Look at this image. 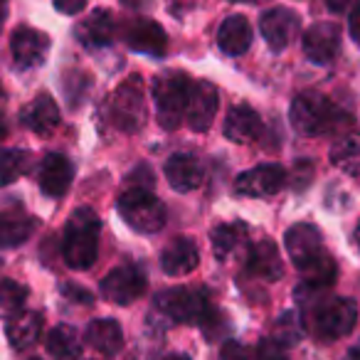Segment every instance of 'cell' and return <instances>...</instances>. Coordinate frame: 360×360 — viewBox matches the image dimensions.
Here are the masks:
<instances>
[{
  "instance_id": "obj_5",
  "label": "cell",
  "mask_w": 360,
  "mask_h": 360,
  "mask_svg": "<svg viewBox=\"0 0 360 360\" xmlns=\"http://www.w3.org/2000/svg\"><path fill=\"white\" fill-rule=\"evenodd\" d=\"M153 309L173 323H200L205 314L210 311L205 291L195 289H168L155 296Z\"/></svg>"
},
{
  "instance_id": "obj_21",
  "label": "cell",
  "mask_w": 360,
  "mask_h": 360,
  "mask_svg": "<svg viewBox=\"0 0 360 360\" xmlns=\"http://www.w3.org/2000/svg\"><path fill=\"white\" fill-rule=\"evenodd\" d=\"M20 121L32 134L50 136L52 131L60 126V109H57L55 99H52L50 94H37L35 99L22 109Z\"/></svg>"
},
{
  "instance_id": "obj_29",
  "label": "cell",
  "mask_w": 360,
  "mask_h": 360,
  "mask_svg": "<svg viewBox=\"0 0 360 360\" xmlns=\"http://www.w3.org/2000/svg\"><path fill=\"white\" fill-rule=\"evenodd\" d=\"M330 163L348 175L360 173V134H348L330 148Z\"/></svg>"
},
{
  "instance_id": "obj_6",
  "label": "cell",
  "mask_w": 360,
  "mask_h": 360,
  "mask_svg": "<svg viewBox=\"0 0 360 360\" xmlns=\"http://www.w3.org/2000/svg\"><path fill=\"white\" fill-rule=\"evenodd\" d=\"M109 116H111V124L119 131H126V134H136L146 124V99L139 77L126 79L114 91L109 104Z\"/></svg>"
},
{
  "instance_id": "obj_1",
  "label": "cell",
  "mask_w": 360,
  "mask_h": 360,
  "mask_svg": "<svg viewBox=\"0 0 360 360\" xmlns=\"http://www.w3.org/2000/svg\"><path fill=\"white\" fill-rule=\"evenodd\" d=\"M99 235L101 220L89 207H79L67 220L65 240H62V257H65L70 269L84 271L94 264L96 255H99Z\"/></svg>"
},
{
  "instance_id": "obj_40",
  "label": "cell",
  "mask_w": 360,
  "mask_h": 360,
  "mask_svg": "<svg viewBox=\"0 0 360 360\" xmlns=\"http://www.w3.org/2000/svg\"><path fill=\"white\" fill-rule=\"evenodd\" d=\"M340 360H360V343H358V345H353V348H350L348 353H345Z\"/></svg>"
},
{
  "instance_id": "obj_41",
  "label": "cell",
  "mask_w": 360,
  "mask_h": 360,
  "mask_svg": "<svg viewBox=\"0 0 360 360\" xmlns=\"http://www.w3.org/2000/svg\"><path fill=\"white\" fill-rule=\"evenodd\" d=\"M163 360H191L188 355H180V353H170V355H165Z\"/></svg>"
},
{
  "instance_id": "obj_16",
  "label": "cell",
  "mask_w": 360,
  "mask_h": 360,
  "mask_svg": "<svg viewBox=\"0 0 360 360\" xmlns=\"http://www.w3.org/2000/svg\"><path fill=\"white\" fill-rule=\"evenodd\" d=\"M40 191L47 198H62L70 191L72 180H75V165L67 155L62 153H47L40 163Z\"/></svg>"
},
{
  "instance_id": "obj_3",
  "label": "cell",
  "mask_w": 360,
  "mask_h": 360,
  "mask_svg": "<svg viewBox=\"0 0 360 360\" xmlns=\"http://www.w3.org/2000/svg\"><path fill=\"white\" fill-rule=\"evenodd\" d=\"M340 119L338 109L328 96L319 94V91H304L291 101L289 121L294 126L296 134L301 136H321L328 134Z\"/></svg>"
},
{
  "instance_id": "obj_7",
  "label": "cell",
  "mask_w": 360,
  "mask_h": 360,
  "mask_svg": "<svg viewBox=\"0 0 360 360\" xmlns=\"http://www.w3.org/2000/svg\"><path fill=\"white\" fill-rule=\"evenodd\" d=\"M358 321V306L353 299L333 296V299L321 301L314 309V330L323 340H338L353 330Z\"/></svg>"
},
{
  "instance_id": "obj_2",
  "label": "cell",
  "mask_w": 360,
  "mask_h": 360,
  "mask_svg": "<svg viewBox=\"0 0 360 360\" xmlns=\"http://www.w3.org/2000/svg\"><path fill=\"white\" fill-rule=\"evenodd\" d=\"M191 77L183 72H165L153 79V101H155V116H158L160 129H178L186 121L188 96H191Z\"/></svg>"
},
{
  "instance_id": "obj_19",
  "label": "cell",
  "mask_w": 360,
  "mask_h": 360,
  "mask_svg": "<svg viewBox=\"0 0 360 360\" xmlns=\"http://www.w3.org/2000/svg\"><path fill=\"white\" fill-rule=\"evenodd\" d=\"M198 262H200V255H198V247L191 237H175L160 252V269L168 276L191 274V271H195Z\"/></svg>"
},
{
  "instance_id": "obj_25",
  "label": "cell",
  "mask_w": 360,
  "mask_h": 360,
  "mask_svg": "<svg viewBox=\"0 0 360 360\" xmlns=\"http://www.w3.org/2000/svg\"><path fill=\"white\" fill-rule=\"evenodd\" d=\"M86 343L101 355H116L124 348V330L114 319H96L86 326Z\"/></svg>"
},
{
  "instance_id": "obj_30",
  "label": "cell",
  "mask_w": 360,
  "mask_h": 360,
  "mask_svg": "<svg viewBox=\"0 0 360 360\" xmlns=\"http://www.w3.org/2000/svg\"><path fill=\"white\" fill-rule=\"evenodd\" d=\"M32 153L25 148H3L0 150V186H11L30 170Z\"/></svg>"
},
{
  "instance_id": "obj_15",
  "label": "cell",
  "mask_w": 360,
  "mask_h": 360,
  "mask_svg": "<svg viewBox=\"0 0 360 360\" xmlns=\"http://www.w3.org/2000/svg\"><path fill=\"white\" fill-rule=\"evenodd\" d=\"M124 40L134 52H141V55H148V57H163L165 50H168V35H165V30L155 20H148V18L131 20L126 25Z\"/></svg>"
},
{
  "instance_id": "obj_44",
  "label": "cell",
  "mask_w": 360,
  "mask_h": 360,
  "mask_svg": "<svg viewBox=\"0 0 360 360\" xmlns=\"http://www.w3.org/2000/svg\"><path fill=\"white\" fill-rule=\"evenodd\" d=\"M230 3H255V0H230Z\"/></svg>"
},
{
  "instance_id": "obj_36",
  "label": "cell",
  "mask_w": 360,
  "mask_h": 360,
  "mask_svg": "<svg viewBox=\"0 0 360 360\" xmlns=\"http://www.w3.org/2000/svg\"><path fill=\"white\" fill-rule=\"evenodd\" d=\"M62 15H77L86 8V0H52Z\"/></svg>"
},
{
  "instance_id": "obj_10",
  "label": "cell",
  "mask_w": 360,
  "mask_h": 360,
  "mask_svg": "<svg viewBox=\"0 0 360 360\" xmlns=\"http://www.w3.org/2000/svg\"><path fill=\"white\" fill-rule=\"evenodd\" d=\"M284 247L286 255H289L291 264L296 269H304L314 259H319L323 255V240H321V232L316 230L309 222H299V225H291L284 235Z\"/></svg>"
},
{
  "instance_id": "obj_38",
  "label": "cell",
  "mask_w": 360,
  "mask_h": 360,
  "mask_svg": "<svg viewBox=\"0 0 360 360\" xmlns=\"http://www.w3.org/2000/svg\"><path fill=\"white\" fill-rule=\"evenodd\" d=\"M326 8H328L330 13H345L350 6H353L355 0H323Z\"/></svg>"
},
{
  "instance_id": "obj_22",
  "label": "cell",
  "mask_w": 360,
  "mask_h": 360,
  "mask_svg": "<svg viewBox=\"0 0 360 360\" xmlns=\"http://www.w3.org/2000/svg\"><path fill=\"white\" fill-rule=\"evenodd\" d=\"M114 35H116V22H114V15L109 11H94L89 18L77 25V37L84 47H106L114 42Z\"/></svg>"
},
{
  "instance_id": "obj_8",
  "label": "cell",
  "mask_w": 360,
  "mask_h": 360,
  "mask_svg": "<svg viewBox=\"0 0 360 360\" xmlns=\"http://www.w3.org/2000/svg\"><path fill=\"white\" fill-rule=\"evenodd\" d=\"M148 289V276L141 266L136 264H124L111 269L101 281V296L109 304L116 306H129L134 301H139Z\"/></svg>"
},
{
  "instance_id": "obj_37",
  "label": "cell",
  "mask_w": 360,
  "mask_h": 360,
  "mask_svg": "<svg viewBox=\"0 0 360 360\" xmlns=\"http://www.w3.org/2000/svg\"><path fill=\"white\" fill-rule=\"evenodd\" d=\"M348 30H350V37H353V42L360 47V6L355 8L353 13H350V20H348Z\"/></svg>"
},
{
  "instance_id": "obj_42",
  "label": "cell",
  "mask_w": 360,
  "mask_h": 360,
  "mask_svg": "<svg viewBox=\"0 0 360 360\" xmlns=\"http://www.w3.org/2000/svg\"><path fill=\"white\" fill-rule=\"evenodd\" d=\"M355 245H358V250H360V220H358V225H355Z\"/></svg>"
},
{
  "instance_id": "obj_23",
  "label": "cell",
  "mask_w": 360,
  "mask_h": 360,
  "mask_svg": "<svg viewBox=\"0 0 360 360\" xmlns=\"http://www.w3.org/2000/svg\"><path fill=\"white\" fill-rule=\"evenodd\" d=\"M252 45V27L245 15H230L217 27V47L225 55L240 57L250 50Z\"/></svg>"
},
{
  "instance_id": "obj_32",
  "label": "cell",
  "mask_w": 360,
  "mask_h": 360,
  "mask_svg": "<svg viewBox=\"0 0 360 360\" xmlns=\"http://www.w3.org/2000/svg\"><path fill=\"white\" fill-rule=\"evenodd\" d=\"M27 286H22L15 279H3L0 281V311L6 316H18L27 304Z\"/></svg>"
},
{
  "instance_id": "obj_4",
  "label": "cell",
  "mask_w": 360,
  "mask_h": 360,
  "mask_svg": "<svg viewBox=\"0 0 360 360\" xmlns=\"http://www.w3.org/2000/svg\"><path fill=\"white\" fill-rule=\"evenodd\" d=\"M119 215L134 232L153 235L165 225V207L158 198L146 188H129L116 202Z\"/></svg>"
},
{
  "instance_id": "obj_18",
  "label": "cell",
  "mask_w": 360,
  "mask_h": 360,
  "mask_svg": "<svg viewBox=\"0 0 360 360\" xmlns=\"http://www.w3.org/2000/svg\"><path fill=\"white\" fill-rule=\"evenodd\" d=\"M245 269L250 276L262 281H279L284 274V264H281V255L271 240H262L250 247Z\"/></svg>"
},
{
  "instance_id": "obj_12",
  "label": "cell",
  "mask_w": 360,
  "mask_h": 360,
  "mask_svg": "<svg viewBox=\"0 0 360 360\" xmlns=\"http://www.w3.org/2000/svg\"><path fill=\"white\" fill-rule=\"evenodd\" d=\"M220 106V96H217V86L212 82H195L191 86V96H188V109L186 121L193 131L202 134L212 126V119Z\"/></svg>"
},
{
  "instance_id": "obj_24",
  "label": "cell",
  "mask_w": 360,
  "mask_h": 360,
  "mask_svg": "<svg viewBox=\"0 0 360 360\" xmlns=\"http://www.w3.org/2000/svg\"><path fill=\"white\" fill-rule=\"evenodd\" d=\"M259 134H262V119L252 106L240 104L227 111L225 136L230 141H235V143H250V141L259 139Z\"/></svg>"
},
{
  "instance_id": "obj_28",
  "label": "cell",
  "mask_w": 360,
  "mask_h": 360,
  "mask_svg": "<svg viewBox=\"0 0 360 360\" xmlns=\"http://www.w3.org/2000/svg\"><path fill=\"white\" fill-rule=\"evenodd\" d=\"M47 353L55 360H79L82 343L77 330L67 323L55 326L50 330V335H47Z\"/></svg>"
},
{
  "instance_id": "obj_43",
  "label": "cell",
  "mask_w": 360,
  "mask_h": 360,
  "mask_svg": "<svg viewBox=\"0 0 360 360\" xmlns=\"http://www.w3.org/2000/svg\"><path fill=\"white\" fill-rule=\"evenodd\" d=\"M3 104H6V94H3V86H0V109H3Z\"/></svg>"
},
{
  "instance_id": "obj_20",
  "label": "cell",
  "mask_w": 360,
  "mask_h": 360,
  "mask_svg": "<svg viewBox=\"0 0 360 360\" xmlns=\"http://www.w3.org/2000/svg\"><path fill=\"white\" fill-rule=\"evenodd\" d=\"M37 220L27 215L22 205H11L0 210V247H20L32 237Z\"/></svg>"
},
{
  "instance_id": "obj_35",
  "label": "cell",
  "mask_w": 360,
  "mask_h": 360,
  "mask_svg": "<svg viewBox=\"0 0 360 360\" xmlns=\"http://www.w3.org/2000/svg\"><path fill=\"white\" fill-rule=\"evenodd\" d=\"M220 360H250L245 345L237 343V340H227L220 348Z\"/></svg>"
},
{
  "instance_id": "obj_34",
  "label": "cell",
  "mask_w": 360,
  "mask_h": 360,
  "mask_svg": "<svg viewBox=\"0 0 360 360\" xmlns=\"http://www.w3.org/2000/svg\"><path fill=\"white\" fill-rule=\"evenodd\" d=\"M257 360H286V345L274 338H264L257 345Z\"/></svg>"
},
{
  "instance_id": "obj_27",
  "label": "cell",
  "mask_w": 360,
  "mask_h": 360,
  "mask_svg": "<svg viewBox=\"0 0 360 360\" xmlns=\"http://www.w3.org/2000/svg\"><path fill=\"white\" fill-rule=\"evenodd\" d=\"M210 240H212V255L220 262H225L247 242V227L242 225V222L217 225L215 230L210 232Z\"/></svg>"
},
{
  "instance_id": "obj_39",
  "label": "cell",
  "mask_w": 360,
  "mask_h": 360,
  "mask_svg": "<svg viewBox=\"0 0 360 360\" xmlns=\"http://www.w3.org/2000/svg\"><path fill=\"white\" fill-rule=\"evenodd\" d=\"M8 11H11V0H0V30L8 20Z\"/></svg>"
},
{
  "instance_id": "obj_13",
  "label": "cell",
  "mask_w": 360,
  "mask_h": 360,
  "mask_svg": "<svg viewBox=\"0 0 360 360\" xmlns=\"http://www.w3.org/2000/svg\"><path fill=\"white\" fill-rule=\"evenodd\" d=\"M304 55L314 65H328L340 50V27L335 22H316L301 37Z\"/></svg>"
},
{
  "instance_id": "obj_26",
  "label": "cell",
  "mask_w": 360,
  "mask_h": 360,
  "mask_svg": "<svg viewBox=\"0 0 360 360\" xmlns=\"http://www.w3.org/2000/svg\"><path fill=\"white\" fill-rule=\"evenodd\" d=\"M6 335L15 350H25L30 345H35L37 338L42 335V314H37V311H20L6 326Z\"/></svg>"
},
{
  "instance_id": "obj_14",
  "label": "cell",
  "mask_w": 360,
  "mask_h": 360,
  "mask_svg": "<svg viewBox=\"0 0 360 360\" xmlns=\"http://www.w3.org/2000/svg\"><path fill=\"white\" fill-rule=\"evenodd\" d=\"M11 50L13 60L20 70H32L45 62L47 52H50V37L35 27H18L11 37Z\"/></svg>"
},
{
  "instance_id": "obj_17",
  "label": "cell",
  "mask_w": 360,
  "mask_h": 360,
  "mask_svg": "<svg viewBox=\"0 0 360 360\" xmlns=\"http://www.w3.org/2000/svg\"><path fill=\"white\" fill-rule=\"evenodd\" d=\"M165 178L175 193H191L198 191L205 180V168L191 153H175L165 160Z\"/></svg>"
},
{
  "instance_id": "obj_11",
  "label": "cell",
  "mask_w": 360,
  "mask_h": 360,
  "mask_svg": "<svg viewBox=\"0 0 360 360\" xmlns=\"http://www.w3.org/2000/svg\"><path fill=\"white\" fill-rule=\"evenodd\" d=\"M259 30L269 50L281 52L299 35V15L289 8H269L266 13H262Z\"/></svg>"
},
{
  "instance_id": "obj_9",
  "label": "cell",
  "mask_w": 360,
  "mask_h": 360,
  "mask_svg": "<svg viewBox=\"0 0 360 360\" xmlns=\"http://www.w3.org/2000/svg\"><path fill=\"white\" fill-rule=\"evenodd\" d=\"M284 183H286V173L281 165L262 163L237 175L235 191L247 198H269L276 195L284 188Z\"/></svg>"
},
{
  "instance_id": "obj_31",
  "label": "cell",
  "mask_w": 360,
  "mask_h": 360,
  "mask_svg": "<svg viewBox=\"0 0 360 360\" xmlns=\"http://www.w3.org/2000/svg\"><path fill=\"white\" fill-rule=\"evenodd\" d=\"M301 274H304V281H301L304 286H301V289H316L319 291V289H328V286H333L338 269H335V262L323 252L319 259H314L309 266H304Z\"/></svg>"
},
{
  "instance_id": "obj_33",
  "label": "cell",
  "mask_w": 360,
  "mask_h": 360,
  "mask_svg": "<svg viewBox=\"0 0 360 360\" xmlns=\"http://www.w3.org/2000/svg\"><path fill=\"white\" fill-rule=\"evenodd\" d=\"M301 335H304V323H301L296 311H289V314L279 316L271 338L279 340L281 345H296L301 340Z\"/></svg>"
},
{
  "instance_id": "obj_45",
  "label": "cell",
  "mask_w": 360,
  "mask_h": 360,
  "mask_svg": "<svg viewBox=\"0 0 360 360\" xmlns=\"http://www.w3.org/2000/svg\"><path fill=\"white\" fill-rule=\"evenodd\" d=\"M30 360H40V358H30Z\"/></svg>"
}]
</instances>
